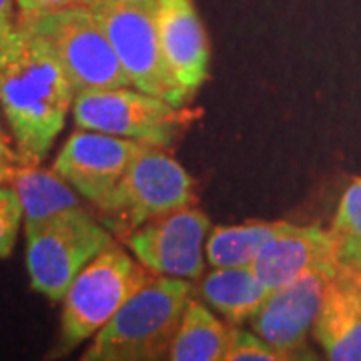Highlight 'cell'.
I'll return each instance as SVG.
<instances>
[{
	"label": "cell",
	"instance_id": "obj_1",
	"mask_svg": "<svg viewBox=\"0 0 361 361\" xmlns=\"http://www.w3.org/2000/svg\"><path fill=\"white\" fill-rule=\"evenodd\" d=\"M73 101L71 80L40 40L18 25L0 39V106L20 165H39L49 155Z\"/></svg>",
	"mask_w": 361,
	"mask_h": 361
},
{
	"label": "cell",
	"instance_id": "obj_2",
	"mask_svg": "<svg viewBox=\"0 0 361 361\" xmlns=\"http://www.w3.org/2000/svg\"><path fill=\"white\" fill-rule=\"evenodd\" d=\"M191 291L193 287L183 277L155 275L94 334L82 360H165Z\"/></svg>",
	"mask_w": 361,
	"mask_h": 361
},
{
	"label": "cell",
	"instance_id": "obj_3",
	"mask_svg": "<svg viewBox=\"0 0 361 361\" xmlns=\"http://www.w3.org/2000/svg\"><path fill=\"white\" fill-rule=\"evenodd\" d=\"M16 25L52 52L71 80L75 94L133 87L111 40L90 8L16 16Z\"/></svg>",
	"mask_w": 361,
	"mask_h": 361
},
{
	"label": "cell",
	"instance_id": "obj_4",
	"mask_svg": "<svg viewBox=\"0 0 361 361\" xmlns=\"http://www.w3.org/2000/svg\"><path fill=\"white\" fill-rule=\"evenodd\" d=\"M155 277L141 261L129 257L115 241L75 277L63 297L59 355L87 341L113 319L127 299Z\"/></svg>",
	"mask_w": 361,
	"mask_h": 361
},
{
	"label": "cell",
	"instance_id": "obj_5",
	"mask_svg": "<svg viewBox=\"0 0 361 361\" xmlns=\"http://www.w3.org/2000/svg\"><path fill=\"white\" fill-rule=\"evenodd\" d=\"M25 231L30 285L52 301L63 299L78 273L113 243L111 231L94 219L89 207L56 215Z\"/></svg>",
	"mask_w": 361,
	"mask_h": 361
},
{
	"label": "cell",
	"instance_id": "obj_6",
	"mask_svg": "<svg viewBox=\"0 0 361 361\" xmlns=\"http://www.w3.org/2000/svg\"><path fill=\"white\" fill-rule=\"evenodd\" d=\"M195 201L191 175L161 147L151 145L130 163L115 191L97 211L104 227L125 239L137 227L175 209L195 205Z\"/></svg>",
	"mask_w": 361,
	"mask_h": 361
},
{
	"label": "cell",
	"instance_id": "obj_7",
	"mask_svg": "<svg viewBox=\"0 0 361 361\" xmlns=\"http://www.w3.org/2000/svg\"><path fill=\"white\" fill-rule=\"evenodd\" d=\"M73 118L78 129L99 130L155 147H171L191 123L183 106L130 87L78 92L73 101Z\"/></svg>",
	"mask_w": 361,
	"mask_h": 361
},
{
	"label": "cell",
	"instance_id": "obj_8",
	"mask_svg": "<svg viewBox=\"0 0 361 361\" xmlns=\"http://www.w3.org/2000/svg\"><path fill=\"white\" fill-rule=\"evenodd\" d=\"M155 8L116 0H97L90 6L129 75L130 85L175 106H185L189 101L180 92L163 56Z\"/></svg>",
	"mask_w": 361,
	"mask_h": 361
},
{
	"label": "cell",
	"instance_id": "obj_9",
	"mask_svg": "<svg viewBox=\"0 0 361 361\" xmlns=\"http://www.w3.org/2000/svg\"><path fill=\"white\" fill-rule=\"evenodd\" d=\"M211 221L197 207L165 213L130 231L123 243L155 275L197 279L205 269V239Z\"/></svg>",
	"mask_w": 361,
	"mask_h": 361
},
{
	"label": "cell",
	"instance_id": "obj_10",
	"mask_svg": "<svg viewBox=\"0 0 361 361\" xmlns=\"http://www.w3.org/2000/svg\"><path fill=\"white\" fill-rule=\"evenodd\" d=\"M147 147L151 145L82 129L68 137L52 169L82 199H87L94 209H101L130 163Z\"/></svg>",
	"mask_w": 361,
	"mask_h": 361
},
{
	"label": "cell",
	"instance_id": "obj_11",
	"mask_svg": "<svg viewBox=\"0 0 361 361\" xmlns=\"http://www.w3.org/2000/svg\"><path fill=\"white\" fill-rule=\"evenodd\" d=\"M334 271L331 267H319L297 277L291 283L273 289L257 313L249 319L253 331L281 353L283 360L297 357L295 353L305 345L319 317L327 281Z\"/></svg>",
	"mask_w": 361,
	"mask_h": 361
},
{
	"label": "cell",
	"instance_id": "obj_12",
	"mask_svg": "<svg viewBox=\"0 0 361 361\" xmlns=\"http://www.w3.org/2000/svg\"><path fill=\"white\" fill-rule=\"evenodd\" d=\"M157 30L169 71L180 92L191 101L209 77L211 49L193 0H159Z\"/></svg>",
	"mask_w": 361,
	"mask_h": 361
},
{
	"label": "cell",
	"instance_id": "obj_13",
	"mask_svg": "<svg viewBox=\"0 0 361 361\" xmlns=\"http://www.w3.org/2000/svg\"><path fill=\"white\" fill-rule=\"evenodd\" d=\"M319 267H337L331 233L319 227H299L293 223H285L261 247L251 263L253 273L269 291Z\"/></svg>",
	"mask_w": 361,
	"mask_h": 361
},
{
	"label": "cell",
	"instance_id": "obj_14",
	"mask_svg": "<svg viewBox=\"0 0 361 361\" xmlns=\"http://www.w3.org/2000/svg\"><path fill=\"white\" fill-rule=\"evenodd\" d=\"M313 334L327 360L361 361V271L329 275Z\"/></svg>",
	"mask_w": 361,
	"mask_h": 361
},
{
	"label": "cell",
	"instance_id": "obj_15",
	"mask_svg": "<svg viewBox=\"0 0 361 361\" xmlns=\"http://www.w3.org/2000/svg\"><path fill=\"white\" fill-rule=\"evenodd\" d=\"M8 183L18 193L25 211V229L63 215L75 209H85L80 195L54 169L39 165H16Z\"/></svg>",
	"mask_w": 361,
	"mask_h": 361
},
{
	"label": "cell",
	"instance_id": "obj_16",
	"mask_svg": "<svg viewBox=\"0 0 361 361\" xmlns=\"http://www.w3.org/2000/svg\"><path fill=\"white\" fill-rule=\"evenodd\" d=\"M199 295L231 325H241L257 313L269 289L259 281L251 267H215L203 277Z\"/></svg>",
	"mask_w": 361,
	"mask_h": 361
},
{
	"label": "cell",
	"instance_id": "obj_17",
	"mask_svg": "<svg viewBox=\"0 0 361 361\" xmlns=\"http://www.w3.org/2000/svg\"><path fill=\"white\" fill-rule=\"evenodd\" d=\"M229 339V327L221 323L199 301L187 303L179 329L171 343V361H223Z\"/></svg>",
	"mask_w": 361,
	"mask_h": 361
},
{
	"label": "cell",
	"instance_id": "obj_18",
	"mask_svg": "<svg viewBox=\"0 0 361 361\" xmlns=\"http://www.w3.org/2000/svg\"><path fill=\"white\" fill-rule=\"evenodd\" d=\"M287 221H251L245 225L215 227L205 241V257L213 267H251L261 247Z\"/></svg>",
	"mask_w": 361,
	"mask_h": 361
},
{
	"label": "cell",
	"instance_id": "obj_19",
	"mask_svg": "<svg viewBox=\"0 0 361 361\" xmlns=\"http://www.w3.org/2000/svg\"><path fill=\"white\" fill-rule=\"evenodd\" d=\"M329 233L337 267L361 271V175L345 189Z\"/></svg>",
	"mask_w": 361,
	"mask_h": 361
},
{
	"label": "cell",
	"instance_id": "obj_20",
	"mask_svg": "<svg viewBox=\"0 0 361 361\" xmlns=\"http://www.w3.org/2000/svg\"><path fill=\"white\" fill-rule=\"evenodd\" d=\"M225 361H283V355L265 343L255 331L251 334L239 325H231Z\"/></svg>",
	"mask_w": 361,
	"mask_h": 361
},
{
	"label": "cell",
	"instance_id": "obj_21",
	"mask_svg": "<svg viewBox=\"0 0 361 361\" xmlns=\"http://www.w3.org/2000/svg\"><path fill=\"white\" fill-rule=\"evenodd\" d=\"M25 219L23 203L18 199V193L8 183L0 185V257H8L13 253L18 229Z\"/></svg>",
	"mask_w": 361,
	"mask_h": 361
},
{
	"label": "cell",
	"instance_id": "obj_22",
	"mask_svg": "<svg viewBox=\"0 0 361 361\" xmlns=\"http://www.w3.org/2000/svg\"><path fill=\"white\" fill-rule=\"evenodd\" d=\"M97 0H16L18 14L16 16H28V14L56 13L66 8H90Z\"/></svg>",
	"mask_w": 361,
	"mask_h": 361
},
{
	"label": "cell",
	"instance_id": "obj_23",
	"mask_svg": "<svg viewBox=\"0 0 361 361\" xmlns=\"http://www.w3.org/2000/svg\"><path fill=\"white\" fill-rule=\"evenodd\" d=\"M14 4H16V0H0V39H4L8 32H13L16 26Z\"/></svg>",
	"mask_w": 361,
	"mask_h": 361
},
{
	"label": "cell",
	"instance_id": "obj_24",
	"mask_svg": "<svg viewBox=\"0 0 361 361\" xmlns=\"http://www.w3.org/2000/svg\"><path fill=\"white\" fill-rule=\"evenodd\" d=\"M0 161H2V163H14V165H20L18 153H16L13 147H11V141H8V137L2 133V129H0Z\"/></svg>",
	"mask_w": 361,
	"mask_h": 361
},
{
	"label": "cell",
	"instance_id": "obj_25",
	"mask_svg": "<svg viewBox=\"0 0 361 361\" xmlns=\"http://www.w3.org/2000/svg\"><path fill=\"white\" fill-rule=\"evenodd\" d=\"M14 167H16L14 163H2V161H0V185H2V183H8Z\"/></svg>",
	"mask_w": 361,
	"mask_h": 361
},
{
	"label": "cell",
	"instance_id": "obj_26",
	"mask_svg": "<svg viewBox=\"0 0 361 361\" xmlns=\"http://www.w3.org/2000/svg\"><path fill=\"white\" fill-rule=\"evenodd\" d=\"M116 2H125V4H139V6H157L159 0H116Z\"/></svg>",
	"mask_w": 361,
	"mask_h": 361
}]
</instances>
